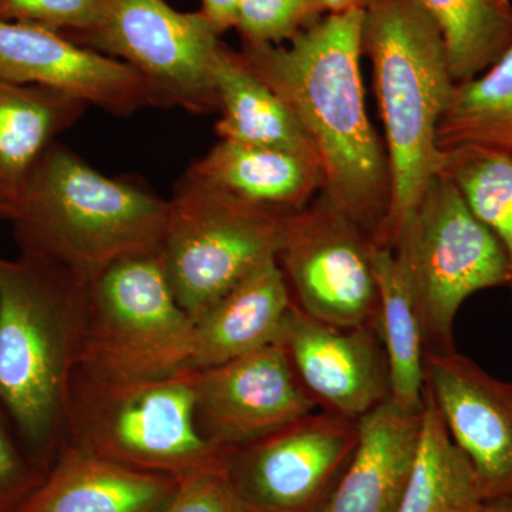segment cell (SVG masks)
<instances>
[{
    "label": "cell",
    "mask_w": 512,
    "mask_h": 512,
    "mask_svg": "<svg viewBox=\"0 0 512 512\" xmlns=\"http://www.w3.org/2000/svg\"><path fill=\"white\" fill-rule=\"evenodd\" d=\"M292 303L278 259L259 265L195 322L192 367L221 365L272 345Z\"/></svg>",
    "instance_id": "obj_19"
},
{
    "label": "cell",
    "mask_w": 512,
    "mask_h": 512,
    "mask_svg": "<svg viewBox=\"0 0 512 512\" xmlns=\"http://www.w3.org/2000/svg\"><path fill=\"white\" fill-rule=\"evenodd\" d=\"M362 52L372 64L392 180L375 242L392 248L439 170L437 127L456 82L439 29L414 0H373L363 16Z\"/></svg>",
    "instance_id": "obj_4"
},
{
    "label": "cell",
    "mask_w": 512,
    "mask_h": 512,
    "mask_svg": "<svg viewBox=\"0 0 512 512\" xmlns=\"http://www.w3.org/2000/svg\"><path fill=\"white\" fill-rule=\"evenodd\" d=\"M365 10L326 13L286 45H242L244 62L292 111L318 153L325 192L373 241L392 198L389 160L360 72Z\"/></svg>",
    "instance_id": "obj_1"
},
{
    "label": "cell",
    "mask_w": 512,
    "mask_h": 512,
    "mask_svg": "<svg viewBox=\"0 0 512 512\" xmlns=\"http://www.w3.org/2000/svg\"><path fill=\"white\" fill-rule=\"evenodd\" d=\"M276 343L323 412L357 421L390 400L389 363L379 329L338 328L292 303Z\"/></svg>",
    "instance_id": "obj_15"
},
{
    "label": "cell",
    "mask_w": 512,
    "mask_h": 512,
    "mask_svg": "<svg viewBox=\"0 0 512 512\" xmlns=\"http://www.w3.org/2000/svg\"><path fill=\"white\" fill-rule=\"evenodd\" d=\"M194 383V367L157 379H121L79 366L67 394V444L181 481L225 471L231 450L201 436Z\"/></svg>",
    "instance_id": "obj_5"
},
{
    "label": "cell",
    "mask_w": 512,
    "mask_h": 512,
    "mask_svg": "<svg viewBox=\"0 0 512 512\" xmlns=\"http://www.w3.org/2000/svg\"><path fill=\"white\" fill-rule=\"evenodd\" d=\"M318 410L278 343L195 369V423L205 440L232 450Z\"/></svg>",
    "instance_id": "obj_12"
},
{
    "label": "cell",
    "mask_w": 512,
    "mask_h": 512,
    "mask_svg": "<svg viewBox=\"0 0 512 512\" xmlns=\"http://www.w3.org/2000/svg\"><path fill=\"white\" fill-rule=\"evenodd\" d=\"M160 512H248L239 503L225 471L201 474L181 483Z\"/></svg>",
    "instance_id": "obj_30"
},
{
    "label": "cell",
    "mask_w": 512,
    "mask_h": 512,
    "mask_svg": "<svg viewBox=\"0 0 512 512\" xmlns=\"http://www.w3.org/2000/svg\"><path fill=\"white\" fill-rule=\"evenodd\" d=\"M45 477L0 403V512H18Z\"/></svg>",
    "instance_id": "obj_29"
},
{
    "label": "cell",
    "mask_w": 512,
    "mask_h": 512,
    "mask_svg": "<svg viewBox=\"0 0 512 512\" xmlns=\"http://www.w3.org/2000/svg\"><path fill=\"white\" fill-rule=\"evenodd\" d=\"M181 483L67 444L18 512H160Z\"/></svg>",
    "instance_id": "obj_18"
},
{
    "label": "cell",
    "mask_w": 512,
    "mask_h": 512,
    "mask_svg": "<svg viewBox=\"0 0 512 512\" xmlns=\"http://www.w3.org/2000/svg\"><path fill=\"white\" fill-rule=\"evenodd\" d=\"M184 178L276 215L298 214L325 190L319 161L229 140L218 141L194 161Z\"/></svg>",
    "instance_id": "obj_16"
},
{
    "label": "cell",
    "mask_w": 512,
    "mask_h": 512,
    "mask_svg": "<svg viewBox=\"0 0 512 512\" xmlns=\"http://www.w3.org/2000/svg\"><path fill=\"white\" fill-rule=\"evenodd\" d=\"M0 79L56 90L116 116L160 107L144 77L127 63L30 23L0 20Z\"/></svg>",
    "instance_id": "obj_14"
},
{
    "label": "cell",
    "mask_w": 512,
    "mask_h": 512,
    "mask_svg": "<svg viewBox=\"0 0 512 512\" xmlns=\"http://www.w3.org/2000/svg\"><path fill=\"white\" fill-rule=\"evenodd\" d=\"M77 43L136 69L160 107L220 113L214 72L222 42L201 10L178 12L165 0H109L100 25Z\"/></svg>",
    "instance_id": "obj_9"
},
{
    "label": "cell",
    "mask_w": 512,
    "mask_h": 512,
    "mask_svg": "<svg viewBox=\"0 0 512 512\" xmlns=\"http://www.w3.org/2000/svg\"><path fill=\"white\" fill-rule=\"evenodd\" d=\"M439 29L454 82L493 66L512 46L510 0H414Z\"/></svg>",
    "instance_id": "obj_24"
},
{
    "label": "cell",
    "mask_w": 512,
    "mask_h": 512,
    "mask_svg": "<svg viewBox=\"0 0 512 512\" xmlns=\"http://www.w3.org/2000/svg\"><path fill=\"white\" fill-rule=\"evenodd\" d=\"M424 389L476 473L484 501L512 498V382L457 349L426 350Z\"/></svg>",
    "instance_id": "obj_13"
},
{
    "label": "cell",
    "mask_w": 512,
    "mask_h": 512,
    "mask_svg": "<svg viewBox=\"0 0 512 512\" xmlns=\"http://www.w3.org/2000/svg\"><path fill=\"white\" fill-rule=\"evenodd\" d=\"M357 439V421L315 410L232 448L225 476L248 512H323Z\"/></svg>",
    "instance_id": "obj_11"
},
{
    "label": "cell",
    "mask_w": 512,
    "mask_h": 512,
    "mask_svg": "<svg viewBox=\"0 0 512 512\" xmlns=\"http://www.w3.org/2000/svg\"><path fill=\"white\" fill-rule=\"evenodd\" d=\"M86 107L56 90L0 79V188L15 194L47 148Z\"/></svg>",
    "instance_id": "obj_21"
},
{
    "label": "cell",
    "mask_w": 512,
    "mask_h": 512,
    "mask_svg": "<svg viewBox=\"0 0 512 512\" xmlns=\"http://www.w3.org/2000/svg\"><path fill=\"white\" fill-rule=\"evenodd\" d=\"M109 0H0V20L30 23L79 42L97 29Z\"/></svg>",
    "instance_id": "obj_28"
},
{
    "label": "cell",
    "mask_w": 512,
    "mask_h": 512,
    "mask_svg": "<svg viewBox=\"0 0 512 512\" xmlns=\"http://www.w3.org/2000/svg\"><path fill=\"white\" fill-rule=\"evenodd\" d=\"M373 0H323L328 13L346 12V10H365Z\"/></svg>",
    "instance_id": "obj_32"
},
{
    "label": "cell",
    "mask_w": 512,
    "mask_h": 512,
    "mask_svg": "<svg viewBox=\"0 0 512 512\" xmlns=\"http://www.w3.org/2000/svg\"><path fill=\"white\" fill-rule=\"evenodd\" d=\"M483 503L470 461L424 389L419 444L396 512H476Z\"/></svg>",
    "instance_id": "obj_23"
},
{
    "label": "cell",
    "mask_w": 512,
    "mask_h": 512,
    "mask_svg": "<svg viewBox=\"0 0 512 512\" xmlns=\"http://www.w3.org/2000/svg\"><path fill=\"white\" fill-rule=\"evenodd\" d=\"M392 249L419 315L426 350H451L463 303L474 293L512 286L507 252L437 174L394 239Z\"/></svg>",
    "instance_id": "obj_6"
},
{
    "label": "cell",
    "mask_w": 512,
    "mask_h": 512,
    "mask_svg": "<svg viewBox=\"0 0 512 512\" xmlns=\"http://www.w3.org/2000/svg\"><path fill=\"white\" fill-rule=\"evenodd\" d=\"M214 74L221 114L215 133L220 140L278 148L319 161L312 141L292 111L249 69L239 52L222 43Z\"/></svg>",
    "instance_id": "obj_20"
},
{
    "label": "cell",
    "mask_w": 512,
    "mask_h": 512,
    "mask_svg": "<svg viewBox=\"0 0 512 512\" xmlns=\"http://www.w3.org/2000/svg\"><path fill=\"white\" fill-rule=\"evenodd\" d=\"M13 195L0 188V221L8 220L12 212Z\"/></svg>",
    "instance_id": "obj_34"
},
{
    "label": "cell",
    "mask_w": 512,
    "mask_h": 512,
    "mask_svg": "<svg viewBox=\"0 0 512 512\" xmlns=\"http://www.w3.org/2000/svg\"><path fill=\"white\" fill-rule=\"evenodd\" d=\"M436 143L439 150L461 144L512 150V46L484 73L454 84Z\"/></svg>",
    "instance_id": "obj_25"
},
{
    "label": "cell",
    "mask_w": 512,
    "mask_h": 512,
    "mask_svg": "<svg viewBox=\"0 0 512 512\" xmlns=\"http://www.w3.org/2000/svg\"><path fill=\"white\" fill-rule=\"evenodd\" d=\"M328 13L323 0H238V30L249 45H284Z\"/></svg>",
    "instance_id": "obj_27"
},
{
    "label": "cell",
    "mask_w": 512,
    "mask_h": 512,
    "mask_svg": "<svg viewBox=\"0 0 512 512\" xmlns=\"http://www.w3.org/2000/svg\"><path fill=\"white\" fill-rule=\"evenodd\" d=\"M440 151L437 174L501 242L512 271V150L461 144Z\"/></svg>",
    "instance_id": "obj_26"
},
{
    "label": "cell",
    "mask_w": 512,
    "mask_h": 512,
    "mask_svg": "<svg viewBox=\"0 0 512 512\" xmlns=\"http://www.w3.org/2000/svg\"><path fill=\"white\" fill-rule=\"evenodd\" d=\"M195 323L175 298L160 251L127 256L89 282L80 366L121 379L192 367Z\"/></svg>",
    "instance_id": "obj_7"
},
{
    "label": "cell",
    "mask_w": 512,
    "mask_h": 512,
    "mask_svg": "<svg viewBox=\"0 0 512 512\" xmlns=\"http://www.w3.org/2000/svg\"><path fill=\"white\" fill-rule=\"evenodd\" d=\"M373 271L379 292L380 339L390 375V400L409 410L424 404V343L419 315L392 248L373 242Z\"/></svg>",
    "instance_id": "obj_22"
},
{
    "label": "cell",
    "mask_w": 512,
    "mask_h": 512,
    "mask_svg": "<svg viewBox=\"0 0 512 512\" xmlns=\"http://www.w3.org/2000/svg\"><path fill=\"white\" fill-rule=\"evenodd\" d=\"M168 201L146 185L99 173L53 143L13 194L20 254L90 282L127 256L160 251Z\"/></svg>",
    "instance_id": "obj_3"
},
{
    "label": "cell",
    "mask_w": 512,
    "mask_h": 512,
    "mask_svg": "<svg viewBox=\"0 0 512 512\" xmlns=\"http://www.w3.org/2000/svg\"><path fill=\"white\" fill-rule=\"evenodd\" d=\"M289 217L183 177L168 201L160 255L175 298L194 323L259 265L278 258Z\"/></svg>",
    "instance_id": "obj_8"
},
{
    "label": "cell",
    "mask_w": 512,
    "mask_h": 512,
    "mask_svg": "<svg viewBox=\"0 0 512 512\" xmlns=\"http://www.w3.org/2000/svg\"><path fill=\"white\" fill-rule=\"evenodd\" d=\"M476 512H512V498L484 501Z\"/></svg>",
    "instance_id": "obj_33"
},
{
    "label": "cell",
    "mask_w": 512,
    "mask_h": 512,
    "mask_svg": "<svg viewBox=\"0 0 512 512\" xmlns=\"http://www.w3.org/2000/svg\"><path fill=\"white\" fill-rule=\"evenodd\" d=\"M423 409L387 400L357 420L359 439L323 512H396L412 471Z\"/></svg>",
    "instance_id": "obj_17"
},
{
    "label": "cell",
    "mask_w": 512,
    "mask_h": 512,
    "mask_svg": "<svg viewBox=\"0 0 512 512\" xmlns=\"http://www.w3.org/2000/svg\"><path fill=\"white\" fill-rule=\"evenodd\" d=\"M201 12L207 16L218 35L235 29L238 0H200Z\"/></svg>",
    "instance_id": "obj_31"
},
{
    "label": "cell",
    "mask_w": 512,
    "mask_h": 512,
    "mask_svg": "<svg viewBox=\"0 0 512 512\" xmlns=\"http://www.w3.org/2000/svg\"><path fill=\"white\" fill-rule=\"evenodd\" d=\"M89 282L33 256H0V403L45 473L67 446L70 380L82 363Z\"/></svg>",
    "instance_id": "obj_2"
},
{
    "label": "cell",
    "mask_w": 512,
    "mask_h": 512,
    "mask_svg": "<svg viewBox=\"0 0 512 512\" xmlns=\"http://www.w3.org/2000/svg\"><path fill=\"white\" fill-rule=\"evenodd\" d=\"M373 239L320 192L289 217L278 264L292 302L338 328H377L379 292Z\"/></svg>",
    "instance_id": "obj_10"
}]
</instances>
